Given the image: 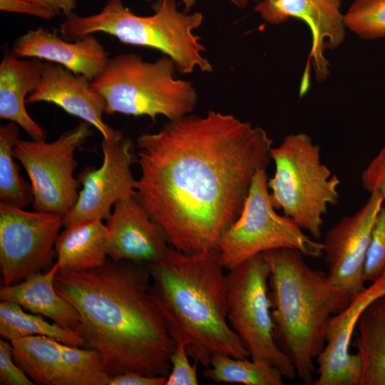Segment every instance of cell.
<instances>
[{
	"label": "cell",
	"mask_w": 385,
	"mask_h": 385,
	"mask_svg": "<svg viewBox=\"0 0 385 385\" xmlns=\"http://www.w3.org/2000/svg\"><path fill=\"white\" fill-rule=\"evenodd\" d=\"M136 148V197L170 246L192 254L218 249L255 174L269 165L272 140L260 127L209 111L141 133Z\"/></svg>",
	"instance_id": "cell-1"
},
{
	"label": "cell",
	"mask_w": 385,
	"mask_h": 385,
	"mask_svg": "<svg viewBox=\"0 0 385 385\" xmlns=\"http://www.w3.org/2000/svg\"><path fill=\"white\" fill-rule=\"evenodd\" d=\"M54 285L78 312L83 347L99 352L109 375L168 377L176 344L152 299L145 264L108 257L89 270L58 272Z\"/></svg>",
	"instance_id": "cell-2"
},
{
	"label": "cell",
	"mask_w": 385,
	"mask_h": 385,
	"mask_svg": "<svg viewBox=\"0 0 385 385\" xmlns=\"http://www.w3.org/2000/svg\"><path fill=\"white\" fill-rule=\"evenodd\" d=\"M145 265L151 297L168 332L193 361L207 368L216 354L250 357L227 320L225 268L218 249L188 254L172 247L164 260Z\"/></svg>",
	"instance_id": "cell-3"
},
{
	"label": "cell",
	"mask_w": 385,
	"mask_h": 385,
	"mask_svg": "<svg viewBox=\"0 0 385 385\" xmlns=\"http://www.w3.org/2000/svg\"><path fill=\"white\" fill-rule=\"evenodd\" d=\"M270 267L269 295L274 339L307 384L324 348L330 319L354 298L322 272L312 269L294 248L264 253Z\"/></svg>",
	"instance_id": "cell-4"
},
{
	"label": "cell",
	"mask_w": 385,
	"mask_h": 385,
	"mask_svg": "<svg viewBox=\"0 0 385 385\" xmlns=\"http://www.w3.org/2000/svg\"><path fill=\"white\" fill-rule=\"evenodd\" d=\"M153 10L152 15L138 16L122 0H108L98 13L88 16L72 13L66 16L59 31L68 41L104 33L123 43L158 50L170 58L183 74L197 68L212 72V64L202 55L205 48L194 34L202 24L203 15L180 11L175 0H158Z\"/></svg>",
	"instance_id": "cell-5"
},
{
	"label": "cell",
	"mask_w": 385,
	"mask_h": 385,
	"mask_svg": "<svg viewBox=\"0 0 385 385\" xmlns=\"http://www.w3.org/2000/svg\"><path fill=\"white\" fill-rule=\"evenodd\" d=\"M176 71L165 55L150 62L136 53H123L109 58L91 84L103 98L107 115L174 120L192 113L198 98L192 83L177 78Z\"/></svg>",
	"instance_id": "cell-6"
},
{
	"label": "cell",
	"mask_w": 385,
	"mask_h": 385,
	"mask_svg": "<svg viewBox=\"0 0 385 385\" xmlns=\"http://www.w3.org/2000/svg\"><path fill=\"white\" fill-rule=\"evenodd\" d=\"M275 170L267 185L273 206L314 240L324 215L339 199L340 180L322 161L321 148L304 133L287 135L271 150Z\"/></svg>",
	"instance_id": "cell-7"
},
{
	"label": "cell",
	"mask_w": 385,
	"mask_h": 385,
	"mask_svg": "<svg viewBox=\"0 0 385 385\" xmlns=\"http://www.w3.org/2000/svg\"><path fill=\"white\" fill-rule=\"evenodd\" d=\"M266 169L255 174L243 209L220 238L218 250L225 270H230L259 254L294 248L319 258L323 244L312 239L289 217L273 206Z\"/></svg>",
	"instance_id": "cell-8"
},
{
	"label": "cell",
	"mask_w": 385,
	"mask_h": 385,
	"mask_svg": "<svg viewBox=\"0 0 385 385\" xmlns=\"http://www.w3.org/2000/svg\"><path fill=\"white\" fill-rule=\"evenodd\" d=\"M270 274L264 253L228 270L225 274L227 320L251 359L266 361L284 378L293 379L297 376L294 367L274 339Z\"/></svg>",
	"instance_id": "cell-9"
},
{
	"label": "cell",
	"mask_w": 385,
	"mask_h": 385,
	"mask_svg": "<svg viewBox=\"0 0 385 385\" xmlns=\"http://www.w3.org/2000/svg\"><path fill=\"white\" fill-rule=\"evenodd\" d=\"M86 121L61 134L52 142L18 139L14 156L24 168L30 180L35 211L63 217L74 207L81 184L73 173L78 166L75 152L93 135Z\"/></svg>",
	"instance_id": "cell-10"
},
{
	"label": "cell",
	"mask_w": 385,
	"mask_h": 385,
	"mask_svg": "<svg viewBox=\"0 0 385 385\" xmlns=\"http://www.w3.org/2000/svg\"><path fill=\"white\" fill-rule=\"evenodd\" d=\"M63 217L0 203V270L3 286L18 284L55 264Z\"/></svg>",
	"instance_id": "cell-11"
},
{
	"label": "cell",
	"mask_w": 385,
	"mask_h": 385,
	"mask_svg": "<svg viewBox=\"0 0 385 385\" xmlns=\"http://www.w3.org/2000/svg\"><path fill=\"white\" fill-rule=\"evenodd\" d=\"M103 163L100 168L88 166L78 175L81 190L73 210L63 217V227L88 220H106L111 207L120 200L136 195L131 167L136 162L134 145L129 138L102 140Z\"/></svg>",
	"instance_id": "cell-12"
},
{
	"label": "cell",
	"mask_w": 385,
	"mask_h": 385,
	"mask_svg": "<svg viewBox=\"0 0 385 385\" xmlns=\"http://www.w3.org/2000/svg\"><path fill=\"white\" fill-rule=\"evenodd\" d=\"M384 202L380 194L370 193L359 210L343 217L327 232L322 242L329 279L352 297L366 288V254L376 217Z\"/></svg>",
	"instance_id": "cell-13"
},
{
	"label": "cell",
	"mask_w": 385,
	"mask_h": 385,
	"mask_svg": "<svg viewBox=\"0 0 385 385\" xmlns=\"http://www.w3.org/2000/svg\"><path fill=\"white\" fill-rule=\"evenodd\" d=\"M341 8L342 0H261L254 10L272 25L281 24L289 18L305 22L312 34L307 67L311 61L315 78L322 82L329 75L326 50L337 48L346 36L344 14Z\"/></svg>",
	"instance_id": "cell-14"
},
{
	"label": "cell",
	"mask_w": 385,
	"mask_h": 385,
	"mask_svg": "<svg viewBox=\"0 0 385 385\" xmlns=\"http://www.w3.org/2000/svg\"><path fill=\"white\" fill-rule=\"evenodd\" d=\"M385 296V274L355 296L330 319L324 349L317 356V378L314 385H360L361 365L359 354L349 351L353 333L362 312Z\"/></svg>",
	"instance_id": "cell-15"
},
{
	"label": "cell",
	"mask_w": 385,
	"mask_h": 385,
	"mask_svg": "<svg viewBox=\"0 0 385 385\" xmlns=\"http://www.w3.org/2000/svg\"><path fill=\"white\" fill-rule=\"evenodd\" d=\"M106 220L108 256L113 260L158 263L172 248L136 195L117 202Z\"/></svg>",
	"instance_id": "cell-16"
},
{
	"label": "cell",
	"mask_w": 385,
	"mask_h": 385,
	"mask_svg": "<svg viewBox=\"0 0 385 385\" xmlns=\"http://www.w3.org/2000/svg\"><path fill=\"white\" fill-rule=\"evenodd\" d=\"M39 102L53 103L87 122L101 133L105 140L123 137L121 131L110 127L103 120L105 101L93 88L91 81L63 66L44 63L39 86L26 98V103Z\"/></svg>",
	"instance_id": "cell-17"
},
{
	"label": "cell",
	"mask_w": 385,
	"mask_h": 385,
	"mask_svg": "<svg viewBox=\"0 0 385 385\" xmlns=\"http://www.w3.org/2000/svg\"><path fill=\"white\" fill-rule=\"evenodd\" d=\"M12 53L19 58L59 64L91 81L103 71L109 60L106 50L93 34L68 41L42 27L18 37L12 44Z\"/></svg>",
	"instance_id": "cell-18"
},
{
	"label": "cell",
	"mask_w": 385,
	"mask_h": 385,
	"mask_svg": "<svg viewBox=\"0 0 385 385\" xmlns=\"http://www.w3.org/2000/svg\"><path fill=\"white\" fill-rule=\"evenodd\" d=\"M44 63L4 53L0 63V118L20 126L33 140H45L46 132L28 113L27 97L39 86Z\"/></svg>",
	"instance_id": "cell-19"
},
{
	"label": "cell",
	"mask_w": 385,
	"mask_h": 385,
	"mask_svg": "<svg viewBox=\"0 0 385 385\" xmlns=\"http://www.w3.org/2000/svg\"><path fill=\"white\" fill-rule=\"evenodd\" d=\"M58 271L59 267L55 262L47 271L32 274L18 284L2 285L0 299L16 302L24 309L44 316L78 334L80 327L78 312L58 294L54 285Z\"/></svg>",
	"instance_id": "cell-20"
},
{
	"label": "cell",
	"mask_w": 385,
	"mask_h": 385,
	"mask_svg": "<svg viewBox=\"0 0 385 385\" xmlns=\"http://www.w3.org/2000/svg\"><path fill=\"white\" fill-rule=\"evenodd\" d=\"M107 240V229L101 220L66 227L55 246L58 272H81L101 266L108 257Z\"/></svg>",
	"instance_id": "cell-21"
},
{
	"label": "cell",
	"mask_w": 385,
	"mask_h": 385,
	"mask_svg": "<svg viewBox=\"0 0 385 385\" xmlns=\"http://www.w3.org/2000/svg\"><path fill=\"white\" fill-rule=\"evenodd\" d=\"M11 343L14 360L34 384L77 385L62 354V342L46 336H31Z\"/></svg>",
	"instance_id": "cell-22"
},
{
	"label": "cell",
	"mask_w": 385,
	"mask_h": 385,
	"mask_svg": "<svg viewBox=\"0 0 385 385\" xmlns=\"http://www.w3.org/2000/svg\"><path fill=\"white\" fill-rule=\"evenodd\" d=\"M355 330L354 346L361 365L360 385H385V296L362 312Z\"/></svg>",
	"instance_id": "cell-23"
},
{
	"label": "cell",
	"mask_w": 385,
	"mask_h": 385,
	"mask_svg": "<svg viewBox=\"0 0 385 385\" xmlns=\"http://www.w3.org/2000/svg\"><path fill=\"white\" fill-rule=\"evenodd\" d=\"M16 302L1 301L0 335L1 338L12 342L31 336H46L63 344L83 346L82 338L75 332L58 324L50 323L41 315L29 314Z\"/></svg>",
	"instance_id": "cell-24"
},
{
	"label": "cell",
	"mask_w": 385,
	"mask_h": 385,
	"mask_svg": "<svg viewBox=\"0 0 385 385\" xmlns=\"http://www.w3.org/2000/svg\"><path fill=\"white\" fill-rule=\"evenodd\" d=\"M203 376L216 383L244 385H282L283 375L264 360L235 358L225 354L211 357Z\"/></svg>",
	"instance_id": "cell-25"
},
{
	"label": "cell",
	"mask_w": 385,
	"mask_h": 385,
	"mask_svg": "<svg viewBox=\"0 0 385 385\" xmlns=\"http://www.w3.org/2000/svg\"><path fill=\"white\" fill-rule=\"evenodd\" d=\"M18 125L10 122L0 126V200L24 209L34 202L31 184L20 175L14 162V148L19 139Z\"/></svg>",
	"instance_id": "cell-26"
},
{
	"label": "cell",
	"mask_w": 385,
	"mask_h": 385,
	"mask_svg": "<svg viewBox=\"0 0 385 385\" xmlns=\"http://www.w3.org/2000/svg\"><path fill=\"white\" fill-rule=\"evenodd\" d=\"M344 22L346 29L362 39L385 38V0H354Z\"/></svg>",
	"instance_id": "cell-27"
},
{
	"label": "cell",
	"mask_w": 385,
	"mask_h": 385,
	"mask_svg": "<svg viewBox=\"0 0 385 385\" xmlns=\"http://www.w3.org/2000/svg\"><path fill=\"white\" fill-rule=\"evenodd\" d=\"M385 274V205L376 217L368 248L364 279L371 283Z\"/></svg>",
	"instance_id": "cell-28"
},
{
	"label": "cell",
	"mask_w": 385,
	"mask_h": 385,
	"mask_svg": "<svg viewBox=\"0 0 385 385\" xmlns=\"http://www.w3.org/2000/svg\"><path fill=\"white\" fill-rule=\"evenodd\" d=\"M188 354L183 344H177L171 355V370L167 377L165 385H197L198 363H190Z\"/></svg>",
	"instance_id": "cell-29"
},
{
	"label": "cell",
	"mask_w": 385,
	"mask_h": 385,
	"mask_svg": "<svg viewBox=\"0 0 385 385\" xmlns=\"http://www.w3.org/2000/svg\"><path fill=\"white\" fill-rule=\"evenodd\" d=\"M11 343L0 340V384L33 385V381L14 362Z\"/></svg>",
	"instance_id": "cell-30"
},
{
	"label": "cell",
	"mask_w": 385,
	"mask_h": 385,
	"mask_svg": "<svg viewBox=\"0 0 385 385\" xmlns=\"http://www.w3.org/2000/svg\"><path fill=\"white\" fill-rule=\"evenodd\" d=\"M361 183L367 192L379 193L385 200V144L363 170Z\"/></svg>",
	"instance_id": "cell-31"
},
{
	"label": "cell",
	"mask_w": 385,
	"mask_h": 385,
	"mask_svg": "<svg viewBox=\"0 0 385 385\" xmlns=\"http://www.w3.org/2000/svg\"><path fill=\"white\" fill-rule=\"evenodd\" d=\"M0 10L28 14L46 20H50L56 16L51 9L29 0H0Z\"/></svg>",
	"instance_id": "cell-32"
},
{
	"label": "cell",
	"mask_w": 385,
	"mask_h": 385,
	"mask_svg": "<svg viewBox=\"0 0 385 385\" xmlns=\"http://www.w3.org/2000/svg\"><path fill=\"white\" fill-rule=\"evenodd\" d=\"M167 377L125 372L111 376L108 385H165Z\"/></svg>",
	"instance_id": "cell-33"
},
{
	"label": "cell",
	"mask_w": 385,
	"mask_h": 385,
	"mask_svg": "<svg viewBox=\"0 0 385 385\" xmlns=\"http://www.w3.org/2000/svg\"><path fill=\"white\" fill-rule=\"evenodd\" d=\"M53 11L56 15L64 14L66 16L73 13L76 9V0H29Z\"/></svg>",
	"instance_id": "cell-34"
},
{
	"label": "cell",
	"mask_w": 385,
	"mask_h": 385,
	"mask_svg": "<svg viewBox=\"0 0 385 385\" xmlns=\"http://www.w3.org/2000/svg\"><path fill=\"white\" fill-rule=\"evenodd\" d=\"M232 4H233L235 6L242 9L244 8L247 4L248 3L249 0H229ZM256 3L259 2L261 0H252Z\"/></svg>",
	"instance_id": "cell-35"
},
{
	"label": "cell",
	"mask_w": 385,
	"mask_h": 385,
	"mask_svg": "<svg viewBox=\"0 0 385 385\" xmlns=\"http://www.w3.org/2000/svg\"><path fill=\"white\" fill-rule=\"evenodd\" d=\"M186 11H188L195 4V0H182Z\"/></svg>",
	"instance_id": "cell-36"
}]
</instances>
